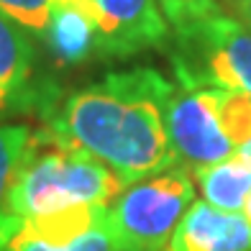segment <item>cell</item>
I'll list each match as a JSON object with an SVG mask.
<instances>
[{
  "label": "cell",
  "mask_w": 251,
  "mask_h": 251,
  "mask_svg": "<svg viewBox=\"0 0 251 251\" xmlns=\"http://www.w3.org/2000/svg\"><path fill=\"white\" fill-rule=\"evenodd\" d=\"M172 95L175 85L151 67L108 72L56 102L44 128L133 185L177 167L167 128Z\"/></svg>",
  "instance_id": "obj_1"
},
{
  "label": "cell",
  "mask_w": 251,
  "mask_h": 251,
  "mask_svg": "<svg viewBox=\"0 0 251 251\" xmlns=\"http://www.w3.org/2000/svg\"><path fill=\"white\" fill-rule=\"evenodd\" d=\"M128 187L95 156L39 128L0 213V228L77 205H110Z\"/></svg>",
  "instance_id": "obj_2"
},
{
  "label": "cell",
  "mask_w": 251,
  "mask_h": 251,
  "mask_svg": "<svg viewBox=\"0 0 251 251\" xmlns=\"http://www.w3.org/2000/svg\"><path fill=\"white\" fill-rule=\"evenodd\" d=\"M195 202L185 169H167L128 185L110 202V223L123 251H167L182 215Z\"/></svg>",
  "instance_id": "obj_3"
},
{
  "label": "cell",
  "mask_w": 251,
  "mask_h": 251,
  "mask_svg": "<svg viewBox=\"0 0 251 251\" xmlns=\"http://www.w3.org/2000/svg\"><path fill=\"white\" fill-rule=\"evenodd\" d=\"M177 82L215 85L251 98V26L231 10L205 16L177 31Z\"/></svg>",
  "instance_id": "obj_4"
},
{
  "label": "cell",
  "mask_w": 251,
  "mask_h": 251,
  "mask_svg": "<svg viewBox=\"0 0 251 251\" xmlns=\"http://www.w3.org/2000/svg\"><path fill=\"white\" fill-rule=\"evenodd\" d=\"M0 251H123L110 205H77L0 228Z\"/></svg>",
  "instance_id": "obj_5"
},
{
  "label": "cell",
  "mask_w": 251,
  "mask_h": 251,
  "mask_svg": "<svg viewBox=\"0 0 251 251\" xmlns=\"http://www.w3.org/2000/svg\"><path fill=\"white\" fill-rule=\"evenodd\" d=\"M167 128L177 162L190 169L208 167L236 154L218 108V87L200 82H179L167 108Z\"/></svg>",
  "instance_id": "obj_6"
},
{
  "label": "cell",
  "mask_w": 251,
  "mask_h": 251,
  "mask_svg": "<svg viewBox=\"0 0 251 251\" xmlns=\"http://www.w3.org/2000/svg\"><path fill=\"white\" fill-rule=\"evenodd\" d=\"M102 59H123L159 49L169 39V21L159 0H98Z\"/></svg>",
  "instance_id": "obj_7"
},
{
  "label": "cell",
  "mask_w": 251,
  "mask_h": 251,
  "mask_svg": "<svg viewBox=\"0 0 251 251\" xmlns=\"http://www.w3.org/2000/svg\"><path fill=\"white\" fill-rule=\"evenodd\" d=\"M41 39L59 64L102 59L98 0H56Z\"/></svg>",
  "instance_id": "obj_8"
},
{
  "label": "cell",
  "mask_w": 251,
  "mask_h": 251,
  "mask_svg": "<svg viewBox=\"0 0 251 251\" xmlns=\"http://www.w3.org/2000/svg\"><path fill=\"white\" fill-rule=\"evenodd\" d=\"M167 251H251V223L244 213L195 200L182 215Z\"/></svg>",
  "instance_id": "obj_9"
},
{
  "label": "cell",
  "mask_w": 251,
  "mask_h": 251,
  "mask_svg": "<svg viewBox=\"0 0 251 251\" xmlns=\"http://www.w3.org/2000/svg\"><path fill=\"white\" fill-rule=\"evenodd\" d=\"M44 93L33 85V44L13 21L0 16V121L39 108Z\"/></svg>",
  "instance_id": "obj_10"
},
{
  "label": "cell",
  "mask_w": 251,
  "mask_h": 251,
  "mask_svg": "<svg viewBox=\"0 0 251 251\" xmlns=\"http://www.w3.org/2000/svg\"><path fill=\"white\" fill-rule=\"evenodd\" d=\"M205 202L221 210L241 213L244 200L251 192V162L244 154H233L208 167L192 169Z\"/></svg>",
  "instance_id": "obj_11"
},
{
  "label": "cell",
  "mask_w": 251,
  "mask_h": 251,
  "mask_svg": "<svg viewBox=\"0 0 251 251\" xmlns=\"http://www.w3.org/2000/svg\"><path fill=\"white\" fill-rule=\"evenodd\" d=\"M33 128L24 123H0V213L8 198V190L16 179L18 167L31 149Z\"/></svg>",
  "instance_id": "obj_12"
},
{
  "label": "cell",
  "mask_w": 251,
  "mask_h": 251,
  "mask_svg": "<svg viewBox=\"0 0 251 251\" xmlns=\"http://www.w3.org/2000/svg\"><path fill=\"white\" fill-rule=\"evenodd\" d=\"M56 0H0V16L13 21L28 36H44Z\"/></svg>",
  "instance_id": "obj_13"
},
{
  "label": "cell",
  "mask_w": 251,
  "mask_h": 251,
  "mask_svg": "<svg viewBox=\"0 0 251 251\" xmlns=\"http://www.w3.org/2000/svg\"><path fill=\"white\" fill-rule=\"evenodd\" d=\"M159 5H162L169 26L177 33L202 21L205 16L226 10V0H159Z\"/></svg>",
  "instance_id": "obj_14"
},
{
  "label": "cell",
  "mask_w": 251,
  "mask_h": 251,
  "mask_svg": "<svg viewBox=\"0 0 251 251\" xmlns=\"http://www.w3.org/2000/svg\"><path fill=\"white\" fill-rule=\"evenodd\" d=\"M226 10H231L238 21L251 26V0H226Z\"/></svg>",
  "instance_id": "obj_15"
},
{
  "label": "cell",
  "mask_w": 251,
  "mask_h": 251,
  "mask_svg": "<svg viewBox=\"0 0 251 251\" xmlns=\"http://www.w3.org/2000/svg\"><path fill=\"white\" fill-rule=\"evenodd\" d=\"M241 213H244V218L251 223V192H249L246 200H244V208H241Z\"/></svg>",
  "instance_id": "obj_16"
},
{
  "label": "cell",
  "mask_w": 251,
  "mask_h": 251,
  "mask_svg": "<svg viewBox=\"0 0 251 251\" xmlns=\"http://www.w3.org/2000/svg\"><path fill=\"white\" fill-rule=\"evenodd\" d=\"M236 154H244V156L249 159V162H251V139H249V141H246V144H244V146H241V149H238Z\"/></svg>",
  "instance_id": "obj_17"
}]
</instances>
